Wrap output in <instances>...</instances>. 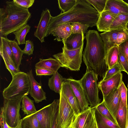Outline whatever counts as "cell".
<instances>
[{"label":"cell","mask_w":128,"mask_h":128,"mask_svg":"<svg viewBox=\"0 0 128 128\" xmlns=\"http://www.w3.org/2000/svg\"><path fill=\"white\" fill-rule=\"evenodd\" d=\"M93 108L98 128H120L117 124L102 115L96 107Z\"/></svg>","instance_id":"25"},{"label":"cell","mask_w":128,"mask_h":128,"mask_svg":"<svg viewBox=\"0 0 128 128\" xmlns=\"http://www.w3.org/2000/svg\"><path fill=\"white\" fill-rule=\"evenodd\" d=\"M104 43L106 53L112 48L118 46L128 38V30H114L100 34Z\"/></svg>","instance_id":"9"},{"label":"cell","mask_w":128,"mask_h":128,"mask_svg":"<svg viewBox=\"0 0 128 128\" xmlns=\"http://www.w3.org/2000/svg\"><path fill=\"white\" fill-rule=\"evenodd\" d=\"M35 66V68L44 69L55 72L62 67V65L56 59L50 58L47 59L40 58Z\"/></svg>","instance_id":"23"},{"label":"cell","mask_w":128,"mask_h":128,"mask_svg":"<svg viewBox=\"0 0 128 128\" xmlns=\"http://www.w3.org/2000/svg\"><path fill=\"white\" fill-rule=\"evenodd\" d=\"M85 37L86 43L82 56L86 70H92L103 78L108 69L103 42L98 32L94 30L88 31Z\"/></svg>","instance_id":"2"},{"label":"cell","mask_w":128,"mask_h":128,"mask_svg":"<svg viewBox=\"0 0 128 128\" xmlns=\"http://www.w3.org/2000/svg\"><path fill=\"white\" fill-rule=\"evenodd\" d=\"M71 126L73 128H98L94 108L90 106L80 112L76 116Z\"/></svg>","instance_id":"10"},{"label":"cell","mask_w":128,"mask_h":128,"mask_svg":"<svg viewBox=\"0 0 128 128\" xmlns=\"http://www.w3.org/2000/svg\"><path fill=\"white\" fill-rule=\"evenodd\" d=\"M0 116V123L1 128H12L9 126L6 122L2 107L1 108Z\"/></svg>","instance_id":"46"},{"label":"cell","mask_w":128,"mask_h":128,"mask_svg":"<svg viewBox=\"0 0 128 128\" xmlns=\"http://www.w3.org/2000/svg\"><path fill=\"white\" fill-rule=\"evenodd\" d=\"M64 79L58 71L55 72L51 77L49 78L48 86L51 90L56 93L60 94L62 89Z\"/></svg>","instance_id":"26"},{"label":"cell","mask_w":128,"mask_h":128,"mask_svg":"<svg viewBox=\"0 0 128 128\" xmlns=\"http://www.w3.org/2000/svg\"><path fill=\"white\" fill-rule=\"evenodd\" d=\"M72 32L74 34H84L88 32L89 27L87 25L78 22L71 23Z\"/></svg>","instance_id":"35"},{"label":"cell","mask_w":128,"mask_h":128,"mask_svg":"<svg viewBox=\"0 0 128 128\" xmlns=\"http://www.w3.org/2000/svg\"><path fill=\"white\" fill-rule=\"evenodd\" d=\"M118 46L113 47L108 51L106 56V60L108 69L118 64Z\"/></svg>","instance_id":"28"},{"label":"cell","mask_w":128,"mask_h":128,"mask_svg":"<svg viewBox=\"0 0 128 128\" xmlns=\"http://www.w3.org/2000/svg\"><path fill=\"white\" fill-rule=\"evenodd\" d=\"M22 110L24 114L30 115L36 112L34 101L30 98L27 95L24 96L22 100Z\"/></svg>","instance_id":"31"},{"label":"cell","mask_w":128,"mask_h":128,"mask_svg":"<svg viewBox=\"0 0 128 128\" xmlns=\"http://www.w3.org/2000/svg\"></svg>","instance_id":"50"},{"label":"cell","mask_w":128,"mask_h":128,"mask_svg":"<svg viewBox=\"0 0 128 128\" xmlns=\"http://www.w3.org/2000/svg\"><path fill=\"white\" fill-rule=\"evenodd\" d=\"M120 99L118 88L114 89L107 96H103V100L115 118Z\"/></svg>","instance_id":"17"},{"label":"cell","mask_w":128,"mask_h":128,"mask_svg":"<svg viewBox=\"0 0 128 128\" xmlns=\"http://www.w3.org/2000/svg\"><path fill=\"white\" fill-rule=\"evenodd\" d=\"M36 76H50L53 75L54 72L44 69L35 68Z\"/></svg>","instance_id":"45"},{"label":"cell","mask_w":128,"mask_h":128,"mask_svg":"<svg viewBox=\"0 0 128 128\" xmlns=\"http://www.w3.org/2000/svg\"><path fill=\"white\" fill-rule=\"evenodd\" d=\"M34 50V45L32 42L30 40H26L25 47L22 50L24 54L31 55L33 54Z\"/></svg>","instance_id":"42"},{"label":"cell","mask_w":128,"mask_h":128,"mask_svg":"<svg viewBox=\"0 0 128 128\" xmlns=\"http://www.w3.org/2000/svg\"><path fill=\"white\" fill-rule=\"evenodd\" d=\"M117 64L122 71L126 72L128 75V63L125 56L119 49Z\"/></svg>","instance_id":"38"},{"label":"cell","mask_w":128,"mask_h":128,"mask_svg":"<svg viewBox=\"0 0 128 128\" xmlns=\"http://www.w3.org/2000/svg\"><path fill=\"white\" fill-rule=\"evenodd\" d=\"M118 46L119 49L125 56L128 63V38Z\"/></svg>","instance_id":"43"},{"label":"cell","mask_w":128,"mask_h":128,"mask_svg":"<svg viewBox=\"0 0 128 128\" xmlns=\"http://www.w3.org/2000/svg\"><path fill=\"white\" fill-rule=\"evenodd\" d=\"M70 128H72V126L70 127Z\"/></svg>","instance_id":"49"},{"label":"cell","mask_w":128,"mask_h":128,"mask_svg":"<svg viewBox=\"0 0 128 128\" xmlns=\"http://www.w3.org/2000/svg\"><path fill=\"white\" fill-rule=\"evenodd\" d=\"M122 75L117 73L105 80L98 83V88L101 90L103 96H107L113 90L118 88L122 82Z\"/></svg>","instance_id":"13"},{"label":"cell","mask_w":128,"mask_h":128,"mask_svg":"<svg viewBox=\"0 0 128 128\" xmlns=\"http://www.w3.org/2000/svg\"><path fill=\"white\" fill-rule=\"evenodd\" d=\"M60 94L58 127V128H70L76 115L62 90Z\"/></svg>","instance_id":"8"},{"label":"cell","mask_w":128,"mask_h":128,"mask_svg":"<svg viewBox=\"0 0 128 128\" xmlns=\"http://www.w3.org/2000/svg\"><path fill=\"white\" fill-rule=\"evenodd\" d=\"M76 0H58L59 8L61 10L60 13L66 12L71 9L75 4Z\"/></svg>","instance_id":"34"},{"label":"cell","mask_w":128,"mask_h":128,"mask_svg":"<svg viewBox=\"0 0 128 128\" xmlns=\"http://www.w3.org/2000/svg\"><path fill=\"white\" fill-rule=\"evenodd\" d=\"M10 44L12 51L15 63L18 68L20 70V66L21 64V61L24 54L18 46V44L15 40H10Z\"/></svg>","instance_id":"29"},{"label":"cell","mask_w":128,"mask_h":128,"mask_svg":"<svg viewBox=\"0 0 128 128\" xmlns=\"http://www.w3.org/2000/svg\"><path fill=\"white\" fill-rule=\"evenodd\" d=\"M126 30H128V22L126 25Z\"/></svg>","instance_id":"48"},{"label":"cell","mask_w":128,"mask_h":128,"mask_svg":"<svg viewBox=\"0 0 128 128\" xmlns=\"http://www.w3.org/2000/svg\"><path fill=\"white\" fill-rule=\"evenodd\" d=\"M116 16L103 11L100 14L97 21L96 26L100 32H106L110 30V28Z\"/></svg>","instance_id":"20"},{"label":"cell","mask_w":128,"mask_h":128,"mask_svg":"<svg viewBox=\"0 0 128 128\" xmlns=\"http://www.w3.org/2000/svg\"><path fill=\"white\" fill-rule=\"evenodd\" d=\"M104 11L117 16L128 14V3L122 0H107Z\"/></svg>","instance_id":"15"},{"label":"cell","mask_w":128,"mask_h":128,"mask_svg":"<svg viewBox=\"0 0 128 128\" xmlns=\"http://www.w3.org/2000/svg\"><path fill=\"white\" fill-rule=\"evenodd\" d=\"M4 8L0 9V36L7 37L27 24L31 13L28 9L14 2L7 1Z\"/></svg>","instance_id":"3"},{"label":"cell","mask_w":128,"mask_h":128,"mask_svg":"<svg viewBox=\"0 0 128 128\" xmlns=\"http://www.w3.org/2000/svg\"><path fill=\"white\" fill-rule=\"evenodd\" d=\"M15 3L25 8L28 9L34 3V0H13Z\"/></svg>","instance_id":"44"},{"label":"cell","mask_w":128,"mask_h":128,"mask_svg":"<svg viewBox=\"0 0 128 128\" xmlns=\"http://www.w3.org/2000/svg\"><path fill=\"white\" fill-rule=\"evenodd\" d=\"M30 28L29 25L26 24L12 33L15 35V40H17L18 45L26 44L25 37Z\"/></svg>","instance_id":"32"},{"label":"cell","mask_w":128,"mask_h":128,"mask_svg":"<svg viewBox=\"0 0 128 128\" xmlns=\"http://www.w3.org/2000/svg\"><path fill=\"white\" fill-rule=\"evenodd\" d=\"M126 128H128V112L127 116V118L126 122Z\"/></svg>","instance_id":"47"},{"label":"cell","mask_w":128,"mask_h":128,"mask_svg":"<svg viewBox=\"0 0 128 128\" xmlns=\"http://www.w3.org/2000/svg\"><path fill=\"white\" fill-rule=\"evenodd\" d=\"M100 14L86 0H76L74 6L68 12L55 16H51L45 35L62 24L78 22L92 27L96 26Z\"/></svg>","instance_id":"1"},{"label":"cell","mask_w":128,"mask_h":128,"mask_svg":"<svg viewBox=\"0 0 128 128\" xmlns=\"http://www.w3.org/2000/svg\"><path fill=\"white\" fill-rule=\"evenodd\" d=\"M128 22V14L118 15L114 19L110 27V30L117 29L126 30Z\"/></svg>","instance_id":"30"},{"label":"cell","mask_w":128,"mask_h":128,"mask_svg":"<svg viewBox=\"0 0 128 128\" xmlns=\"http://www.w3.org/2000/svg\"><path fill=\"white\" fill-rule=\"evenodd\" d=\"M10 40L7 37L0 36V54L4 60H8L16 65L10 45Z\"/></svg>","instance_id":"21"},{"label":"cell","mask_w":128,"mask_h":128,"mask_svg":"<svg viewBox=\"0 0 128 128\" xmlns=\"http://www.w3.org/2000/svg\"><path fill=\"white\" fill-rule=\"evenodd\" d=\"M27 73L30 81L29 94L34 99L35 102L38 103L43 100H46V93L42 89L41 83L38 82L34 78L32 70H30Z\"/></svg>","instance_id":"14"},{"label":"cell","mask_w":128,"mask_h":128,"mask_svg":"<svg viewBox=\"0 0 128 128\" xmlns=\"http://www.w3.org/2000/svg\"><path fill=\"white\" fill-rule=\"evenodd\" d=\"M98 76L93 71L86 70L80 80L90 107L94 108L100 102L97 82Z\"/></svg>","instance_id":"6"},{"label":"cell","mask_w":128,"mask_h":128,"mask_svg":"<svg viewBox=\"0 0 128 128\" xmlns=\"http://www.w3.org/2000/svg\"><path fill=\"white\" fill-rule=\"evenodd\" d=\"M78 102L80 112L88 108L90 106L80 80L72 78H66Z\"/></svg>","instance_id":"11"},{"label":"cell","mask_w":128,"mask_h":128,"mask_svg":"<svg viewBox=\"0 0 128 128\" xmlns=\"http://www.w3.org/2000/svg\"><path fill=\"white\" fill-rule=\"evenodd\" d=\"M62 90L76 116H77L80 112L78 103L70 84L65 78L63 83Z\"/></svg>","instance_id":"18"},{"label":"cell","mask_w":128,"mask_h":128,"mask_svg":"<svg viewBox=\"0 0 128 128\" xmlns=\"http://www.w3.org/2000/svg\"><path fill=\"white\" fill-rule=\"evenodd\" d=\"M128 108L123 104L120 98L115 119L120 128H126L127 122Z\"/></svg>","instance_id":"24"},{"label":"cell","mask_w":128,"mask_h":128,"mask_svg":"<svg viewBox=\"0 0 128 128\" xmlns=\"http://www.w3.org/2000/svg\"><path fill=\"white\" fill-rule=\"evenodd\" d=\"M62 52L53 55L64 67L72 71H78L82 62L84 43L80 48L74 50H68L64 42Z\"/></svg>","instance_id":"5"},{"label":"cell","mask_w":128,"mask_h":128,"mask_svg":"<svg viewBox=\"0 0 128 128\" xmlns=\"http://www.w3.org/2000/svg\"><path fill=\"white\" fill-rule=\"evenodd\" d=\"M100 14L104 9L107 0H86Z\"/></svg>","instance_id":"36"},{"label":"cell","mask_w":128,"mask_h":128,"mask_svg":"<svg viewBox=\"0 0 128 128\" xmlns=\"http://www.w3.org/2000/svg\"><path fill=\"white\" fill-rule=\"evenodd\" d=\"M85 38L84 34H74L72 32L67 38L65 41L63 40L67 48L69 50H73L80 48L84 43Z\"/></svg>","instance_id":"22"},{"label":"cell","mask_w":128,"mask_h":128,"mask_svg":"<svg viewBox=\"0 0 128 128\" xmlns=\"http://www.w3.org/2000/svg\"><path fill=\"white\" fill-rule=\"evenodd\" d=\"M55 103L54 100L52 103L44 107L34 113L40 128H51Z\"/></svg>","instance_id":"12"},{"label":"cell","mask_w":128,"mask_h":128,"mask_svg":"<svg viewBox=\"0 0 128 128\" xmlns=\"http://www.w3.org/2000/svg\"><path fill=\"white\" fill-rule=\"evenodd\" d=\"M122 71V70L117 64L111 68L108 69L106 72L105 74L101 80L103 81L110 78L115 74L121 72Z\"/></svg>","instance_id":"40"},{"label":"cell","mask_w":128,"mask_h":128,"mask_svg":"<svg viewBox=\"0 0 128 128\" xmlns=\"http://www.w3.org/2000/svg\"><path fill=\"white\" fill-rule=\"evenodd\" d=\"M22 98L14 100L4 98L2 108L6 122L11 128H19L21 120L20 110Z\"/></svg>","instance_id":"7"},{"label":"cell","mask_w":128,"mask_h":128,"mask_svg":"<svg viewBox=\"0 0 128 128\" xmlns=\"http://www.w3.org/2000/svg\"><path fill=\"white\" fill-rule=\"evenodd\" d=\"M120 98L123 104L128 107L127 92L128 89L122 81L118 88Z\"/></svg>","instance_id":"39"},{"label":"cell","mask_w":128,"mask_h":128,"mask_svg":"<svg viewBox=\"0 0 128 128\" xmlns=\"http://www.w3.org/2000/svg\"><path fill=\"white\" fill-rule=\"evenodd\" d=\"M18 128H40L34 114L21 119Z\"/></svg>","instance_id":"27"},{"label":"cell","mask_w":128,"mask_h":128,"mask_svg":"<svg viewBox=\"0 0 128 128\" xmlns=\"http://www.w3.org/2000/svg\"><path fill=\"white\" fill-rule=\"evenodd\" d=\"M53 112L51 128H58V116L60 104V99H55Z\"/></svg>","instance_id":"37"},{"label":"cell","mask_w":128,"mask_h":128,"mask_svg":"<svg viewBox=\"0 0 128 128\" xmlns=\"http://www.w3.org/2000/svg\"><path fill=\"white\" fill-rule=\"evenodd\" d=\"M51 16L49 10L46 8L43 10L40 18L34 33V35L38 38L41 42H44V38Z\"/></svg>","instance_id":"16"},{"label":"cell","mask_w":128,"mask_h":128,"mask_svg":"<svg viewBox=\"0 0 128 128\" xmlns=\"http://www.w3.org/2000/svg\"><path fill=\"white\" fill-rule=\"evenodd\" d=\"M4 60L6 68L11 74L12 77L21 72L15 64L12 63L8 60Z\"/></svg>","instance_id":"41"},{"label":"cell","mask_w":128,"mask_h":128,"mask_svg":"<svg viewBox=\"0 0 128 128\" xmlns=\"http://www.w3.org/2000/svg\"><path fill=\"white\" fill-rule=\"evenodd\" d=\"M72 33V26L70 23L62 24L57 26L50 32V34L55 37L54 40L58 42L65 41Z\"/></svg>","instance_id":"19"},{"label":"cell","mask_w":128,"mask_h":128,"mask_svg":"<svg viewBox=\"0 0 128 128\" xmlns=\"http://www.w3.org/2000/svg\"><path fill=\"white\" fill-rule=\"evenodd\" d=\"M95 107L102 115L115 124H117L115 118L103 100Z\"/></svg>","instance_id":"33"},{"label":"cell","mask_w":128,"mask_h":128,"mask_svg":"<svg viewBox=\"0 0 128 128\" xmlns=\"http://www.w3.org/2000/svg\"><path fill=\"white\" fill-rule=\"evenodd\" d=\"M30 81L27 73L21 72L12 77L8 85L3 90L4 98L8 100L17 99L29 94Z\"/></svg>","instance_id":"4"}]
</instances>
